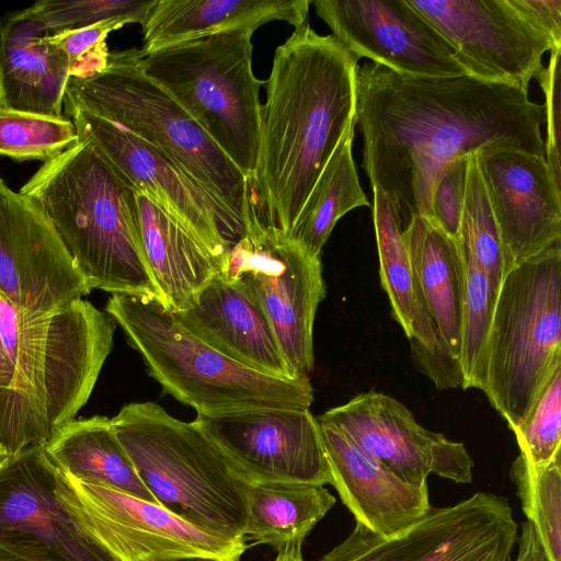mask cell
I'll use <instances>...</instances> for the list:
<instances>
[{
  "label": "cell",
  "mask_w": 561,
  "mask_h": 561,
  "mask_svg": "<svg viewBox=\"0 0 561 561\" xmlns=\"http://www.w3.org/2000/svg\"><path fill=\"white\" fill-rule=\"evenodd\" d=\"M522 12L561 45V0H514Z\"/></svg>",
  "instance_id": "obj_39"
},
{
  "label": "cell",
  "mask_w": 561,
  "mask_h": 561,
  "mask_svg": "<svg viewBox=\"0 0 561 561\" xmlns=\"http://www.w3.org/2000/svg\"><path fill=\"white\" fill-rule=\"evenodd\" d=\"M319 422L343 433L362 451L413 485L427 484L432 473L470 483L474 462L465 445L431 432L391 396L359 393L324 412Z\"/></svg>",
  "instance_id": "obj_18"
},
{
  "label": "cell",
  "mask_w": 561,
  "mask_h": 561,
  "mask_svg": "<svg viewBox=\"0 0 561 561\" xmlns=\"http://www.w3.org/2000/svg\"><path fill=\"white\" fill-rule=\"evenodd\" d=\"M105 312L121 327L163 391L197 415L307 410L313 402L309 377L280 379L234 362L194 335L157 298L114 294Z\"/></svg>",
  "instance_id": "obj_6"
},
{
  "label": "cell",
  "mask_w": 561,
  "mask_h": 561,
  "mask_svg": "<svg viewBox=\"0 0 561 561\" xmlns=\"http://www.w3.org/2000/svg\"><path fill=\"white\" fill-rule=\"evenodd\" d=\"M560 56L561 47L550 51L547 67L540 71L536 80L545 94V124L547 137L545 140L546 162L557 182L561 186V156H560Z\"/></svg>",
  "instance_id": "obj_38"
},
{
  "label": "cell",
  "mask_w": 561,
  "mask_h": 561,
  "mask_svg": "<svg viewBox=\"0 0 561 561\" xmlns=\"http://www.w3.org/2000/svg\"><path fill=\"white\" fill-rule=\"evenodd\" d=\"M357 62L308 22L275 49L249 182L264 226L290 234L324 165L356 124Z\"/></svg>",
  "instance_id": "obj_2"
},
{
  "label": "cell",
  "mask_w": 561,
  "mask_h": 561,
  "mask_svg": "<svg viewBox=\"0 0 561 561\" xmlns=\"http://www.w3.org/2000/svg\"><path fill=\"white\" fill-rule=\"evenodd\" d=\"M0 561H27L13 552L0 547Z\"/></svg>",
  "instance_id": "obj_43"
},
{
  "label": "cell",
  "mask_w": 561,
  "mask_h": 561,
  "mask_svg": "<svg viewBox=\"0 0 561 561\" xmlns=\"http://www.w3.org/2000/svg\"><path fill=\"white\" fill-rule=\"evenodd\" d=\"M12 377V365L0 341V389L7 388Z\"/></svg>",
  "instance_id": "obj_42"
},
{
  "label": "cell",
  "mask_w": 561,
  "mask_h": 561,
  "mask_svg": "<svg viewBox=\"0 0 561 561\" xmlns=\"http://www.w3.org/2000/svg\"><path fill=\"white\" fill-rule=\"evenodd\" d=\"M111 421L160 506L204 531L247 541L251 484L194 421L178 420L151 401L125 404Z\"/></svg>",
  "instance_id": "obj_5"
},
{
  "label": "cell",
  "mask_w": 561,
  "mask_h": 561,
  "mask_svg": "<svg viewBox=\"0 0 561 561\" xmlns=\"http://www.w3.org/2000/svg\"><path fill=\"white\" fill-rule=\"evenodd\" d=\"M517 538L508 500L479 491L454 505L431 506L390 537L356 522L320 561H511Z\"/></svg>",
  "instance_id": "obj_11"
},
{
  "label": "cell",
  "mask_w": 561,
  "mask_h": 561,
  "mask_svg": "<svg viewBox=\"0 0 561 561\" xmlns=\"http://www.w3.org/2000/svg\"><path fill=\"white\" fill-rule=\"evenodd\" d=\"M0 547L27 561H119L59 502L44 445L0 468Z\"/></svg>",
  "instance_id": "obj_15"
},
{
  "label": "cell",
  "mask_w": 561,
  "mask_h": 561,
  "mask_svg": "<svg viewBox=\"0 0 561 561\" xmlns=\"http://www.w3.org/2000/svg\"><path fill=\"white\" fill-rule=\"evenodd\" d=\"M158 0H42L25 8L48 35L105 21L142 24Z\"/></svg>",
  "instance_id": "obj_34"
},
{
  "label": "cell",
  "mask_w": 561,
  "mask_h": 561,
  "mask_svg": "<svg viewBox=\"0 0 561 561\" xmlns=\"http://www.w3.org/2000/svg\"><path fill=\"white\" fill-rule=\"evenodd\" d=\"M402 237L423 306L443 350L458 363L466 283L459 242L422 216L411 219Z\"/></svg>",
  "instance_id": "obj_26"
},
{
  "label": "cell",
  "mask_w": 561,
  "mask_h": 561,
  "mask_svg": "<svg viewBox=\"0 0 561 561\" xmlns=\"http://www.w3.org/2000/svg\"><path fill=\"white\" fill-rule=\"evenodd\" d=\"M524 514L536 528L550 561H561V455L531 470L520 456L511 467Z\"/></svg>",
  "instance_id": "obj_32"
},
{
  "label": "cell",
  "mask_w": 561,
  "mask_h": 561,
  "mask_svg": "<svg viewBox=\"0 0 561 561\" xmlns=\"http://www.w3.org/2000/svg\"><path fill=\"white\" fill-rule=\"evenodd\" d=\"M355 92L362 168L403 229L414 216L433 222V190L448 163L476 151L546 158L545 107L518 88L470 76H401L369 61L356 68Z\"/></svg>",
  "instance_id": "obj_1"
},
{
  "label": "cell",
  "mask_w": 561,
  "mask_h": 561,
  "mask_svg": "<svg viewBox=\"0 0 561 561\" xmlns=\"http://www.w3.org/2000/svg\"><path fill=\"white\" fill-rule=\"evenodd\" d=\"M115 322L84 299L16 308L12 377L0 389V443L10 457L44 445L88 402L113 347Z\"/></svg>",
  "instance_id": "obj_4"
},
{
  "label": "cell",
  "mask_w": 561,
  "mask_h": 561,
  "mask_svg": "<svg viewBox=\"0 0 561 561\" xmlns=\"http://www.w3.org/2000/svg\"><path fill=\"white\" fill-rule=\"evenodd\" d=\"M141 252L162 304L173 312L192 306L222 263L154 196L136 190Z\"/></svg>",
  "instance_id": "obj_24"
},
{
  "label": "cell",
  "mask_w": 561,
  "mask_h": 561,
  "mask_svg": "<svg viewBox=\"0 0 561 561\" xmlns=\"http://www.w3.org/2000/svg\"><path fill=\"white\" fill-rule=\"evenodd\" d=\"M253 32L239 30L142 51V72L168 92L250 179L260 137Z\"/></svg>",
  "instance_id": "obj_9"
},
{
  "label": "cell",
  "mask_w": 561,
  "mask_h": 561,
  "mask_svg": "<svg viewBox=\"0 0 561 561\" xmlns=\"http://www.w3.org/2000/svg\"><path fill=\"white\" fill-rule=\"evenodd\" d=\"M78 140L71 119L0 107V156L47 161Z\"/></svg>",
  "instance_id": "obj_33"
},
{
  "label": "cell",
  "mask_w": 561,
  "mask_h": 561,
  "mask_svg": "<svg viewBox=\"0 0 561 561\" xmlns=\"http://www.w3.org/2000/svg\"><path fill=\"white\" fill-rule=\"evenodd\" d=\"M451 45L467 76L528 92L561 47L514 0H408Z\"/></svg>",
  "instance_id": "obj_13"
},
{
  "label": "cell",
  "mask_w": 561,
  "mask_h": 561,
  "mask_svg": "<svg viewBox=\"0 0 561 561\" xmlns=\"http://www.w3.org/2000/svg\"><path fill=\"white\" fill-rule=\"evenodd\" d=\"M78 136L94 142L133 184L154 196L192 230L221 263L242 237L231 211L167 153L119 125L82 110L64 113Z\"/></svg>",
  "instance_id": "obj_14"
},
{
  "label": "cell",
  "mask_w": 561,
  "mask_h": 561,
  "mask_svg": "<svg viewBox=\"0 0 561 561\" xmlns=\"http://www.w3.org/2000/svg\"><path fill=\"white\" fill-rule=\"evenodd\" d=\"M458 242L465 260L485 273L499 294L506 270L478 151L468 154L467 190Z\"/></svg>",
  "instance_id": "obj_30"
},
{
  "label": "cell",
  "mask_w": 561,
  "mask_h": 561,
  "mask_svg": "<svg viewBox=\"0 0 561 561\" xmlns=\"http://www.w3.org/2000/svg\"><path fill=\"white\" fill-rule=\"evenodd\" d=\"M193 421L250 484H331L320 423L309 409L250 410Z\"/></svg>",
  "instance_id": "obj_16"
},
{
  "label": "cell",
  "mask_w": 561,
  "mask_h": 561,
  "mask_svg": "<svg viewBox=\"0 0 561 561\" xmlns=\"http://www.w3.org/2000/svg\"><path fill=\"white\" fill-rule=\"evenodd\" d=\"M124 25L121 21H105L84 28L49 35V39L65 53L70 78L88 79L107 67L111 51L106 38L112 31Z\"/></svg>",
  "instance_id": "obj_36"
},
{
  "label": "cell",
  "mask_w": 561,
  "mask_h": 561,
  "mask_svg": "<svg viewBox=\"0 0 561 561\" xmlns=\"http://www.w3.org/2000/svg\"><path fill=\"white\" fill-rule=\"evenodd\" d=\"M141 48L111 51L107 67L88 79L69 78L62 112L104 117L176 161L243 228L257 210L250 183L198 123L141 70Z\"/></svg>",
  "instance_id": "obj_7"
},
{
  "label": "cell",
  "mask_w": 561,
  "mask_h": 561,
  "mask_svg": "<svg viewBox=\"0 0 561 561\" xmlns=\"http://www.w3.org/2000/svg\"><path fill=\"white\" fill-rule=\"evenodd\" d=\"M44 449L55 468L75 478L159 505L140 480L108 417L73 419L49 437Z\"/></svg>",
  "instance_id": "obj_27"
},
{
  "label": "cell",
  "mask_w": 561,
  "mask_h": 561,
  "mask_svg": "<svg viewBox=\"0 0 561 561\" xmlns=\"http://www.w3.org/2000/svg\"><path fill=\"white\" fill-rule=\"evenodd\" d=\"M323 486L310 483L264 482L250 485L245 539L279 550L307 534L335 504Z\"/></svg>",
  "instance_id": "obj_28"
},
{
  "label": "cell",
  "mask_w": 561,
  "mask_h": 561,
  "mask_svg": "<svg viewBox=\"0 0 561 561\" xmlns=\"http://www.w3.org/2000/svg\"><path fill=\"white\" fill-rule=\"evenodd\" d=\"M90 291L44 211L0 178V293L21 310L46 311Z\"/></svg>",
  "instance_id": "obj_19"
},
{
  "label": "cell",
  "mask_w": 561,
  "mask_h": 561,
  "mask_svg": "<svg viewBox=\"0 0 561 561\" xmlns=\"http://www.w3.org/2000/svg\"><path fill=\"white\" fill-rule=\"evenodd\" d=\"M254 297L268 318L283 355L297 378L313 368V321L325 297L320 256L257 214L229 249L219 271Z\"/></svg>",
  "instance_id": "obj_10"
},
{
  "label": "cell",
  "mask_w": 561,
  "mask_h": 561,
  "mask_svg": "<svg viewBox=\"0 0 561 561\" xmlns=\"http://www.w3.org/2000/svg\"><path fill=\"white\" fill-rule=\"evenodd\" d=\"M463 256V254H462ZM466 283L460 324L458 365L463 389L483 390L488 345L497 293L479 268L465 260Z\"/></svg>",
  "instance_id": "obj_31"
},
{
  "label": "cell",
  "mask_w": 561,
  "mask_h": 561,
  "mask_svg": "<svg viewBox=\"0 0 561 561\" xmlns=\"http://www.w3.org/2000/svg\"><path fill=\"white\" fill-rule=\"evenodd\" d=\"M561 368V240L512 268L496 298L483 392L512 431Z\"/></svg>",
  "instance_id": "obj_8"
},
{
  "label": "cell",
  "mask_w": 561,
  "mask_h": 561,
  "mask_svg": "<svg viewBox=\"0 0 561 561\" xmlns=\"http://www.w3.org/2000/svg\"><path fill=\"white\" fill-rule=\"evenodd\" d=\"M168 561H227V560H222V559L214 558V557H184V558H178V559H172V560H168Z\"/></svg>",
  "instance_id": "obj_44"
},
{
  "label": "cell",
  "mask_w": 561,
  "mask_h": 561,
  "mask_svg": "<svg viewBox=\"0 0 561 561\" xmlns=\"http://www.w3.org/2000/svg\"><path fill=\"white\" fill-rule=\"evenodd\" d=\"M332 36L357 60L414 78L467 76L445 37L408 0H314Z\"/></svg>",
  "instance_id": "obj_17"
},
{
  "label": "cell",
  "mask_w": 561,
  "mask_h": 561,
  "mask_svg": "<svg viewBox=\"0 0 561 561\" xmlns=\"http://www.w3.org/2000/svg\"><path fill=\"white\" fill-rule=\"evenodd\" d=\"M302 539H295L278 550L275 561H304Z\"/></svg>",
  "instance_id": "obj_41"
},
{
  "label": "cell",
  "mask_w": 561,
  "mask_h": 561,
  "mask_svg": "<svg viewBox=\"0 0 561 561\" xmlns=\"http://www.w3.org/2000/svg\"><path fill=\"white\" fill-rule=\"evenodd\" d=\"M468 154L448 163L439 173L432 196L433 222L458 242L466 198Z\"/></svg>",
  "instance_id": "obj_37"
},
{
  "label": "cell",
  "mask_w": 561,
  "mask_h": 561,
  "mask_svg": "<svg viewBox=\"0 0 561 561\" xmlns=\"http://www.w3.org/2000/svg\"><path fill=\"white\" fill-rule=\"evenodd\" d=\"M10 458L9 454L0 443V468L7 462V460Z\"/></svg>",
  "instance_id": "obj_45"
},
{
  "label": "cell",
  "mask_w": 561,
  "mask_h": 561,
  "mask_svg": "<svg viewBox=\"0 0 561 561\" xmlns=\"http://www.w3.org/2000/svg\"><path fill=\"white\" fill-rule=\"evenodd\" d=\"M65 53L25 9L0 15V107L64 117Z\"/></svg>",
  "instance_id": "obj_23"
},
{
  "label": "cell",
  "mask_w": 561,
  "mask_h": 561,
  "mask_svg": "<svg viewBox=\"0 0 561 561\" xmlns=\"http://www.w3.org/2000/svg\"><path fill=\"white\" fill-rule=\"evenodd\" d=\"M55 494L72 517L119 561L184 557L240 561L247 549L245 541L215 536L160 505L75 478L57 468Z\"/></svg>",
  "instance_id": "obj_12"
},
{
  "label": "cell",
  "mask_w": 561,
  "mask_h": 561,
  "mask_svg": "<svg viewBox=\"0 0 561 561\" xmlns=\"http://www.w3.org/2000/svg\"><path fill=\"white\" fill-rule=\"evenodd\" d=\"M308 0H158L142 26V51L205 38L219 33L254 32L284 21L307 23Z\"/></svg>",
  "instance_id": "obj_25"
},
{
  "label": "cell",
  "mask_w": 561,
  "mask_h": 561,
  "mask_svg": "<svg viewBox=\"0 0 561 561\" xmlns=\"http://www.w3.org/2000/svg\"><path fill=\"white\" fill-rule=\"evenodd\" d=\"M353 124L320 173L288 237L310 254L320 256L337 220L350 210L370 207L353 159Z\"/></svg>",
  "instance_id": "obj_29"
},
{
  "label": "cell",
  "mask_w": 561,
  "mask_h": 561,
  "mask_svg": "<svg viewBox=\"0 0 561 561\" xmlns=\"http://www.w3.org/2000/svg\"><path fill=\"white\" fill-rule=\"evenodd\" d=\"M478 154L507 274L561 240V186L546 158L515 150Z\"/></svg>",
  "instance_id": "obj_20"
},
{
  "label": "cell",
  "mask_w": 561,
  "mask_h": 561,
  "mask_svg": "<svg viewBox=\"0 0 561 561\" xmlns=\"http://www.w3.org/2000/svg\"><path fill=\"white\" fill-rule=\"evenodd\" d=\"M174 313L194 335L234 362L267 376L299 379L286 362L268 318L238 280L218 272L192 306Z\"/></svg>",
  "instance_id": "obj_21"
},
{
  "label": "cell",
  "mask_w": 561,
  "mask_h": 561,
  "mask_svg": "<svg viewBox=\"0 0 561 561\" xmlns=\"http://www.w3.org/2000/svg\"><path fill=\"white\" fill-rule=\"evenodd\" d=\"M20 193L47 216L91 290L160 300L138 240L136 190L92 140L78 136Z\"/></svg>",
  "instance_id": "obj_3"
},
{
  "label": "cell",
  "mask_w": 561,
  "mask_h": 561,
  "mask_svg": "<svg viewBox=\"0 0 561 561\" xmlns=\"http://www.w3.org/2000/svg\"><path fill=\"white\" fill-rule=\"evenodd\" d=\"M517 556L513 561H550L535 526L525 520L520 525Z\"/></svg>",
  "instance_id": "obj_40"
},
{
  "label": "cell",
  "mask_w": 561,
  "mask_h": 561,
  "mask_svg": "<svg viewBox=\"0 0 561 561\" xmlns=\"http://www.w3.org/2000/svg\"><path fill=\"white\" fill-rule=\"evenodd\" d=\"M320 423L333 485L343 504L374 533L390 537L430 507L428 488L410 484L353 444L334 426Z\"/></svg>",
  "instance_id": "obj_22"
},
{
  "label": "cell",
  "mask_w": 561,
  "mask_h": 561,
  "mask_svg": "<svg viewBox=\"0 0 561 561\" xmlns=\"http://www.w3.org/2000/svg\"><path fill=\"white\" fill-rule=\"evenodd\" d=\"M561 368L546 386L523 425L513 431L520 458L531 470L547 467L560 455Z\"/></svg>",
  "instance_id": "obj_35"
}]
</instances>
